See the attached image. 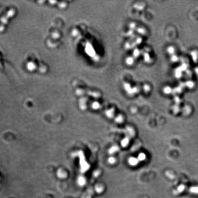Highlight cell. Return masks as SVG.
<instances>
[{"label": "cell", "mask_w": 198, "mask_h": 198, "mask_svg": "<svg viewBox=\"0 0 198 198\" xmlns=\"http://www.w3.org/2000/svg\"><path fill=\"white\" fill-rule=\"evenodd\" d=\"M17 13V10L14 7L10 8L0 18V33H3L6 29L7 25H8L12 18H13Z\"/></svg>", "instance_id": "cell-1"}, {"label": "cell", "mask_w": 198, "mask_h": 198, "mask_svg": "<svg viewBox=\"0 0 198 198\" xmlns=\"http://www.w3.org/2000/svg\"><path fill=\"white\" fill-rule=\"evenodd\" d=\"M61 37L60 32L58 29H54L50 35V38L49 39L48 42H51V41H57V40H59L60 38Z\"/></svg>", "instance_id": "cell-2"}, {"label": "cell", "mask_w": 198, "mask_h": 198, "mask_svg": "<svg viewBox=\"0 0 198 198\" xmlns=\"http://www.w3.org/2000/svg\"><path fill=\"white\" fill-rule=\"evenodd\" d=\"M26 66H27V69L31 72L34 71L37 68L36 63L33 61L28 62Z\"/></svg>", "instance_id": "cell-3"}, {"label": "cell", "mask_w": 198, "mask_h": 198, "mask_svg": "<svg viewBox=\"0 0 198 198\" xmlns=\"http://www.w3.org/2000/svg\"><path fill=\"white\" fill-rule=\"evenodd\" d=\"M0 60H1V56H0ZM2 67V63H1V62L0 61V68Z\"/></svg>", "instance_id": "cell-6"}, {"label": "cell", "mask_w": 198, "mask_h": 198, "mask_svg": "<svg viewBox=\"0 0 198 198\" xmlns=\"http://www.w3.org/2000/svg\"><path fill=\"white\" fill-rule=\"evenodd\" d=\"M3 7H1V6H0V14H1L2 12H3Z\"/></svg>", "instance_id": "cell-5"}, {"label": "cell", "mask_w": 198, "mask_h": 198, "mask_svg": "<svg viewBox=\"0 0 198 198\" xmlns=\"http://www.w3.org/2000/svg\"><path fill=\"white\" fill-rule=\"evenodd\" d=\"M58 3H57V4L60 8L63 9L65 8L66 7L67 3L65 2V1H60V2H58Z\"/></svg>", "instance_id": "cell-4"}]
</instances>
